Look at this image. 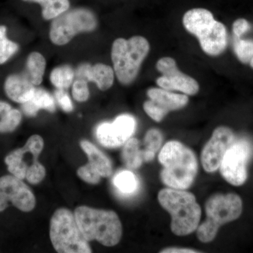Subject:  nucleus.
Masks as SVG:
<instances>
[{"label": "nucleus", "mask_w": 253, "mask_h": 253, "mask_svg": "<svg viewBox=\"0 0 253 253\" xmlns=\"http://www.w3.org/2000/svg\"><path fill=\"white\" fill-rule=\"evenodd\" d=\"M72 95L73 99L78 102H84L89 97V89L88 82L78 78L73 83Z\"/></svg>", "instance_id": "nucleus-29"}, {"label": "nucleus", "mask_w": 253, "mask_h": 253, "mask_svg": "<svg viewBox=\"0 0 253 253\" xmlns=\"http://www.w3.org/2000/svg\"><path fill=\"white\" fill-rule=\"evenodd\" d=\"M50 239L59 253H91L89 241L82 234L75 214L66 208L55 211L51 221Z\"/></svg>", "instance_id": "nucleus-7"}, {"label": "nucleus", "mask_w": 253, "mask_h": 253, "mask_svg": "<svg viewBox=\"0 0 253 253\" xmlns=\"http://www.w3.org/2000/svg\"><path fill=\"white\" fill-rule=\"evenodd\" d=\"M136 126V120L133 116L121 115L112 123L99 125L96 128V137L105 147H119L131 138L135 131Z\"/></svg>", "instance_id": "nucleus-14"}, {"label": "nucleus", "mask_w": 253, "mask_h": 253, "mask_svg": "<svg viewBox=\"0 0 253 253\" xmlns=\"http://www.w3.org/2000/svg\"><path fill=\"white\" fill-rule=\"evenodd\" d=\"M233 32L234 36L241 38L246 32L251 29V25L245 18H239L233 23Z\"/></svg>", "instance_id": "nucleus-32"}, {"label": "nucleus", "mask_w": 253, "mask_h": 253, "mask_svg": "<svg viewBox=\"0 0 253 253\" xmlns=\"http://www.w3.org/2000/svg\"><path fill=\"white\" fill-rule=\"evenodd\" d=\"M23 112L27 116H36L40 110H46L50 112L55 111L54 97L48 91L42 88H36L34 94L29 101L21 104Z\"/></svg>", "instance_id": "nucleus-18"}, {"label": "nucleus", "mask_w": 253, "mask_h": 253, "mask_svg": "<svg viewBox=\"0 0 253 253\" xmlns=\"http://www.w3.org/2000/svg\"><path fill=\"white\" fill-rule=\"evenodd\" d=\"M45 175V168L41 163L36 161L28 167L26 172V179L32 184H37L41 182Z\"/></svg>", "instance_id": "nucleus-28"}, {"label": "nucleus", "mask_w": 253, "mask_h": 253, "mask_svg": "<svg viewBox=\"0 0 253 253\" xmlns=\"http://www.w3.org/2000/svg\"><path fill=\"white\" fill-rule=\"evenodd\" d=\"M156 69L162 76L156 79V84L168 91H178L189 96H194L199 91V83L179 71L175 60L163 57L158 60Z\"/></svg>", "instance_id": "nucleus-11"}, {"label": "nucleus", "mask_w": 253, "mask_h": 253, "mask_svg": "<svg viewBox=\"0 0 253 253\" xmlns=\"http://www.w3.org/2000/svg\"><path fill=\"white\" fill-rule=\"evenodd\" d=\"M250 65H251V67L253 68V58L252 60H251V62H250Z\"/></svg>", "instance_id": "nucleus-34"}, {"label": "nucleus", "mask_w": 253, "mask_h": 253, "mask_svg": "<svg viewBox=\"0 0 253 253\" xmlns=\"http://www.w3.org/2000/svg\"><path fill=\"white\" fill-rule=\"evenodd\" d=\"M251 155V145L248 141H234L226 151L221 163L220 173L231 185H243L248 178L247 166Z\"/></svg>", "instance_id": "nucleus-9"}, {"label": "nucleus", "mask_w": 253, "mask_h": 253, "mask_svg": "<svg viewBox=\"0 0 253 253\" xmlns=\"http://www.w3.org/2000/svg\"><path fill=\"white\" fill-rule=\"evenodd\" d=\"M76 73L69 65H62L54 68L50 74L51 84L59 89H66L72 85Z\"/></svg>", "instance_id": "nucleus-23"}, {"label": "nucleus", "mask_w": 253, "mask_h": 253, "mask_svg": "<svg viewBox=\"0 0 253 253\" xmlns=\"http://www.w3.org/2000/svg\"><path fill=\"white\" fill-rule=\"evenodd\" d=\"M162 133L157 129H151L146 132L144 137V149L143 158L144 162H150L154 159L155 156L163 144Z\"/></svg>", "instance_id": "nucleus-24"}, {"label": "nucleus", "mask_w": 253, "mask_h": 253, "mask_svg": "<svg viewBox=\"0 0 253 253\" xmlns=\"http://www.w3.org/2000/svg\"><path fill=\"white\" fill-rule=\"evenodd\" d=\"M6 31V26H0V65L7 62L19 49L17 43L8 39Z\"/></svg>", "instance_id": "nucleus-26"}, {"label": "nucleus", "mask_w": 253, "mask_h": 253, "mask_svg": "<svg viewBox=\"0 0 253 253\" xmlns=\"http://www.w3.org/2000/svg\"><path fill=\"white\" fill-rule=\"evenodd\" d=\"M9 203L22 212H31L36 207L35 195L22 179L14 175L0 177V212Z\"/></svg>", "instance_id": "nucleus-10"}, {"label": "nucleus", "mask_w": 253, "mask_h": 253, "mask_svg": "<svg viewBox=\"0 0 253 253\" xmlns=\"http://www.w3.org/2000/svg\"><path fill=\"white\" fill-rule=\"evenodd\" d=\"M28 2L38 3L42 7V16L49 21L59 16L70 8L69 0H23Z\"/></svg>", "instance_id": "nucleus-22"}, {"label": "nucleus", "mask_w": 253, "mask_h": 253, "mask_svg": "<svg viewBox=\"0 0 253 253\" xmlns=\"http://www.w3.org/2000/svg\"><path fill=\"white\" fill-rule=\"evenodd\" d=\"M78 176L83 181L91 184H96L101 180V176L89 163L78 169Z\"/></svg>", "instance_id": "nucleus-30"}, {"label": "nucleus", "mask_w": 253, "mask_h": 253, "mask_svg": "<svg viewBox=\"0 0 253 253\" xmlns=\"http://www.w3.org/2000/svg\"><path fill=\"white\" fill-rule=\"evenodd\" d=\"M234 141V131L228 126H219L213 131L201 152V163L206 172H215L219 169L226 151Z\"/></svg>", "instance_id": "nucleus-13"}, {"label": "nucleus", "mask_w": 253, "mask_h": 253, "mask_svg": "<svg viewBox=\"0 0 253 253\" xmlns=\"http://www.w3.org/2000/svg\"><path fill=\"white\" fill-rule=\"evenodd\" d=\"M113 184L122 194H131L137 189V178L129 171H121L115 176Z\"/></svg>", "instance_id": "nucleus-25"}, {"label": "nucleus", "mask_w": 253, "mask_h": 253, "mask_svg": "<svg viewBox=\"0 0 253 253\" xmlns=\"http://www.w3.org/2000/svg\"><path fill=\"white\" fill-rule=\"evenodd\" d=\"M122 159L126 167L130 169H137L144 162L143 150L140 148V142L136 138H129L123 146Z\"/></svg>", "instance_id": "nucleus-21"}, {"label": "nucleus", "mask_w": 253, "mask_h": 253, "mask_svg": "<svg viewBox=\"0 0 253 253\" xmlns=\"http://www.w3.org/2000/svg\"><path fill=\"white\" fill-rule=\"evenodd\" d=\"M22 120V114L17 109H13L11 105L0 101V133L14 131Z\"/></svg>", "instance_id": "nucleus-20"}, {"label": "nucleus", "mask_w": 253, "mask_h": 253, "mask_svg": "<svg viewBox=\"0 0 253 253\" xmlns=\"http://www.w3.org/2000/svg\"><path fill=\"white\" fill-rule=\"evenodd\" d=\"M83 151L89 158V163L104 177L112 175L113 166L111 160L89 141L83 140L81 142Z\"/></svg>", "instance_id": "nucleus-17"}, {"label": "nucleus", "mask_w": 253, "mask_h": 253, "mask_svg": "<svg viewBox=\"0 0 253 253\" xmlns=\"http://www.w3.org/2000/svg\"><path fill=\"white\" fill-rule=\"evenodd\" d=\"M158 199L171 215V231L174 235L188 236L196 231L202 211L192 193L168 187L159 191Z\"/></svg>", "instance_id": "nucleus-2"}, {"label": "nucleus", "mask_w": 253, "mask_h": 253, "mask_svg": "<svg viewBox=\"0 0 253 253\" xmlns=\"http://www.w3.org/2000/svg\"><path fill=\"white\" fill-rule=\"evenodd\" d=\"M158 161L162 165L161 179L172 189L186 190L197 175L198 160L194 151L178 141H169L163 146Z\"/></svg>", "instance_id": "nucleus-1"}, {"label": "nucleus", "mask_w": 253, "mask_h": 253, "mask_svg": "<svg viewBox=\"0 0 253 253\" xmlns=\"http://www.w3.org/2000/svg\"><path fill=\"white\" fill-rule=\"evenodd\" d=\"M36 88L25 73L10 75L4 84L6 96L14 102L21 104L31 99Z\"/></svg>", "instance_id": "nucleus-16"}, {"label": "nucleus", "mask_w": 253, "mask_h": 253, "mask_svg": "<svg viewBox=\"0 0 253 253\" xmlns=\"http://www.w3.org/2000/svg\"><path fill=\"white\" fill-rule=\"evenodd\" d=\"M234 49L238 59L244 64L251 62L253 58V41L241 40L236 37Z\"/></svg>", "instance_id": "nucleus-27"}, {"label": "nucleus", "mask_w": 253, "mask_h": 253, "mask_svg": "<svg viewBox=\"0 0 253 253\" xmlns=\"http://www.w3.org/2000/svg\"><path fill=\"white\" fill-rule=\"evenodd\" d=\"M55 98L58 104L65 112H71L73 110V105L71 98L65 89H59L55 91Z\"/></svg>", "instance_id": "nucleus-31"}, {"label": "nucleus", "mask_w": 253, "mask_h": 253, "mask_svg": "<svg viewBox=\"0 0 253 253\" xmlns=\"http://www.w3.org/2000/svg\"><path fill=\"white\" fill-rule=\"evenodd\" d=\"M183 26L186 31L199 39L201 49L206 54L217 56L227 46V31L222 23L214 19L209 10L195 8L183 16Z\"/></svg>", "instance_id": "nucleus-4"}, {"label": "nucleus", "mask_w": 253, "mask_h": 253, "mask_svg": "<svg viewBox=\"0 0 253 253\" xmlns=\"http://www.w3.org/2000/svg\"><path fill=\"white\" fill-rule=\"evenodd\" d=\"M150 100L145 101L143 108L145 113L156 122L160 123L171 112L185 107L189 103L188 95L176 94L163 88L148 89Z\"/></svg>", "instance_id": "nucleus-12"}, {"label": "nucleus", "mask_w": 253, "mask_h": 253, "mask_svg": "<svg viewBox=\"0 0 253 253\" xmlns=\"http://www.w3.org/2000/svg\"><path fill=\"white\" fill-rule=\"evenodd\" d=\"M76 74L78 78L95 83L101 91L108 90L114 83V70L104 63H97L94 66L87 63L82 65Z\"/></svg>", "instance_id": "nucleus-15"}, {"label": "nucleus", "mask_w": 253, "mask_h": 253, "mask_svg": "<svg viewBox=\"0 0 253 253\" xmlns=\"http://www.w3.org/2000/svg\"><path fill=\"white\" fill-rule=\"evenodd\" d=\"M75 216L82 234L87 241H96L112 247L122 238V224L114 211L81 206L76 208Z\"/></svg>", "instance_id": "nucleus-3"}, {"label": "nucleus", "mask_w": 253, "mask_h": 253, "mask_svg": "<svg viewBox=\"0 0 253 253\" xmlns=\"http://www.w3.org/2000/svg\"><path fill=\"white\" fill-rule=\"evenodd\" d=\"M161 253H201V251L197 250L188 249V248H176L169 247L163 249L160 251Z\"/></svg>", "instance_id": "nucleus-33"}, {"label": "nucleus", "mask_w": 253, "mask_h": 253, "mask_svg": "<svg viewBox=\"0 0 253 253\" xmlns=\"http://www.w3.org/2000/svg\"><path fill=\"white\" fill-rule=\"evenodd\" d=\"M46 64L45 58L41 53L34 51L28 56L25 74L35 86L40 85L42 82Z\"/></svg>", "instance_id": "nucleus-19"}, {"label": "nucleus", "mask_w": 253, "mask_h": 253, "mask_svg": "<svg viewBox=\"0 0 253 253\" xmlns=\"http://www.w3.org/2000/svg\"><path fill=\"white\" fill-rule=\"evenodd\" d=\"M206 220L198 226L196 235L201 242L208 244L215 239L219 228L237 219L243 211V202L236 194L213 195L206 203Z\"/></svg>", "instance_id": "nucleus-6"}, {"label": "nucleus", "mask_w": 253, "mask_h": 253, "mask_svg": "<svg viewBox=\"0 0 253 253\" xmlns=\"http://www.w3.org/2000/svg\"><path fill=\"white\" fill-rule=\"evenodd\" d=\"M149 51V41L142 36H133L128 40L118 38L113 42L111 60L121 84L129 85L135 81Z\"/></svg>", "instance_id": "nucleus-5"}, {"label": "nucleus", "mask_w": 253, "mask_h": 253, "mask_svg": "<svg viewBox=\"0 0 253 253\" xmlns=\"http://www.w3.org/2000/svg\"><path fill=\"white\" fill-rule=\"evenodd\" d=\"M97 26V17L91 10L68 9L53 19L49 29L50 41L56 45H65L80 33H91Z\"/></svg>", "instance_id": "nucleus-8"}]
</instances>
